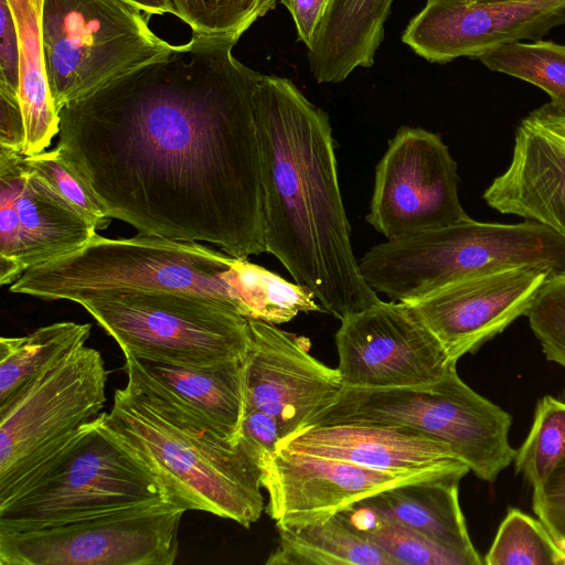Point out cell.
Returning <instances> with one entry per match:
<instances>
[{
    "mask_svg": "<svg viewBox=\"0 0 565 565\" xmlns=\"http://www.w3.org/2000/svg\"><path fill=\"white\" fill-rule=\"evenodd\" d=\"M147 14L173 13L170 0H126Z\"/></svg>",
    "mask_w": 565,
    "mask_h": 565,
    "instance_id": "cell-39",
    "label": "cell"
},
{
    "mask_svg": "<svg viewBox=\"0 0 565 565\" xmlns=\"http://www.w3.org/2000/svg\"><path fill=\"white\" fill-rule=\"evenodd\" d=\"M377 424L413 429L447 446L479 479L492 482L515 458L509 413L469 387L451 369L428 385L343 387L311 425Z\"/></svg>",
    "mask_w": 565,
    "mask_h": 565,
    "instance_id": "cell-7",
    "label": "cell"
},
{
    "mask_svg": "<svg viewBox=\"0 0 565 565\" xmlns=\"http://www.w3.org/2000/svg\"><path fill=\"white\" fill-rule=\"evenodd\" d=\"M532 507L556 541H565V455L548 478L533 489Z\"/></svg>",
    "mask_w": 565,
    "mask_h": 565,
    "instance_id": "cell-34",
    "label": "cell"
},
{
    "mask_svg": "<svg viewBox=\"0 0 565 565\" xmlns=\"http://www.w3.org/2000/svg\"><path fill=\"white\" fill-rule=\"evenodd\" d=\"M460 480L447 477L398 484L360 502L456 553L467 565L484 564L470 540L459 504Z\"/></svg>",
    "mask_w": 565,
    "mask_h": 565,
    "instance_id": "cell-22",
    "label": "cell"
},
{
    "mask_svg": "<svg viewBox=\"0 0 565 565\" xmlns=\"http://www.w3.org/2000/svg\"><path fill=\"white\" fill-rule=\"evenodd\" d=\"M457 163L441 137L401 127L375 167L366 221L386 239L469 218L458 194Z\"/></svg>",
    "mask_w": 565,
    "mask_h": 565,
    "instance_id": "cell-12",
    "label": "cell"
},
{
    "mask_svg": "<svg viewBox=\"0 0 565 565\" xmlns=\"http://www.w3.org/2000/svg\"><path fill=\"white\" fill-rule=\"evenodd\" d=\"M96 228L18 152L0 150V285L84 246Z\"/></svg>",
    "mask_w": 565,
    "mask_h": 565,
    "instance_id": "cell-14",
    "label": "cell"
},
{
    "mask_svg": "<svg viewBox=\"0 0 565 565\" xmlns=\"http://www.w3.org/2000/svg\"><path fill=\"white\" fill-rule=\"evenodd\" d=\"M254 105L266 252L340 320L377 303L353 254L328 114L264 74Z\"/></svg>",
    "mask_w": 565,
    "mask_h": 565,
    "instance_id": "cell-2",
    "label": "cell"
},
{
    "mask_svg": "<svg viewBox=\"0 0 565 565\" xmlns=\"http://www.w3.org/2000/svg\"><path fill=\"white\" fill-rule=\"evenodd\" d=\"M276 526L279 540L267 565H396L340 512L308 523Z\"/></svg>",
    "mask_w": 565,
    "mask_h": 565,
    "instance_id": "cell-25",
    "label": "cell"
},
{
    "mask_svg": "<svg viewBox=\"0 0 565 565\" xmlns=\"http://www.w3.org/2000/svg\"><path fill=\"white\" fill-rule=\"evenodd\" d=\"M247 321L242 359L246 408L274 416L286 439L307 427L344 386L338 369L313 358L306 340L270 322Z\"/></svg>",
    "mask_w": 565,
    "mask_h": 565,
    "instance_id": "cell-16",
    "label": "cell"
},
{
    "mask_svg": "<svg viewBox=\"0 0 565 565\" xmlns=\"http://www.w3.org/2000/svg\"><path fill=\"white\" fill-rule=\"evenodd\" d=\"M502 214L540 223L565 241V111L550 102L519 122L512 158L484 190Z\"/></svg>",
    "mask_w": 565,
    "mask_h": 565,
    "instance_id": "cell-19",
    "label": "cell"
},
{
    "mask_svg": "<svg viewBox=\"0 0 565 565\" xmlns=\"http://www.w3.org/2000/svg\"><path fill=\"white\" fill-rule=\"evenodd\" d=\"M20 51L19 100L24 120L23 156L45 151L60 131V116L49 89L42 38L43 0H8Z\"/></svg>",
    "mask_w": 565,
    "mask_h": 565,
    "instance_id": "cell-24",
    "label": "cell"
},
{
    "mask_svg": "<svg viewBox=\"0 0 565 565\" xmlns=\"http://www.w3.org/2000/svg\"><path fill=\"white\" fill-rule=\"evenodd\" d=\"M550 274L537 267L492 271L448 285L407 305L457 363L525 316Z\"/></svg>",
    "mask_w": 565,
    "mask_h": 565,
    "instance_id": "cell-18",
    "label": "cell"
},
{
    "mask_svg": "<svg viewBox=\"0 0 565 565\" xmlns=\"http://www.w3.org/2000/svg\"><path fill=\"white\" fill-rule=\"evenodd\" d=\"M81 305L125 356L190 366L242 360L248 321L232 305L188 291H130Z\"/></svg>",
    "mask_w": 565,
    "mask_h": 565,
    "instance_id": "cell-8",
    "label": "cell"
},
{
    "mask_svg": "<svg viewBox=\"0 0 565 565\" xmlns=\"http://www.w3.org/2000/svg\"><path fill=\"white\" fill-rule=\"evenodd\" d=\"M565 25V0H427L402 41L430 63L478 58L494 47L541 40Z\"/></svg>",
    "mask_w": 565,
    "mask_h": 565,
    "instance_id": "cell-15",
    "label": "cell"
},
{
    "mask_svg": "<svg viewBox=\"0 0 565 565\" xmlns=\"http://www.w3.org/2000/svg\"><path fill=\"white\" fill-rule=\"evenodd\" d=\"M525 316L545 356L565 367V270L550 274Z\"/></svg>",
    "mask_w": 565,
    "mask_h": 565,
    "instance_id": "cell-32",
    "label": "cell"
},
{
    "mask_svg": "<svg viewBox=\"0 0 565 565\" xmlns=\"http://www.w3.org/2000/svg\"><path fill=\"white\" fill-rule=\"evenodd\" d=\"M105 416L178 505L244 527L260 518L263 460L242 436L234 444L180 407L129 384L116 390Z\"/></svg>",
    "mask_w": 565,
    "mask_h": 565,
    "instance_id": "cell-3",
    "label": "cell"
},
{
    "mask_svg": "<svg viewBox=\"0 0 565 565\" xmlns=\"http://www.w3.org/2000/svg\"><path fill=\"white\" fill-rule=\"evenodd\" d=\"M24 120L19 96L0 87V150L22 153Z\"/></svg>",
    "mask_w": 565,
    "mask_h": 565,
    "instance_id": "cell-37",
    "label": "cell"
},
{
    "mask_svg": "<svg viewBox=\"0 0 565 565\" xmlns=\"http://www.w3.org/2000/svg\"><path fill=\"white\" fill-rule=\"evenodd\" d=\"M280 0H170L173 13L193 34L239 40Z\"/></svg>",
    "mask_w": 565,
    "mask_h": 565,
    "instance_id": "cell-31",
    "label": "cell"
},
{
    "mask_svg": "<svg viewBox=\"0 0 565 565\" xmlns=\"http://www.w3.org/2000/svg\"><path fill=\"white\" fill-rule=\"evenodd\" d=\"M25 159L68 204L92 223L96 231L105 230L109 225L111 218L56 148L25 156Z\"/></svg>",
    "mask_w": 565,
    "mask_h": 565,
    "instance_id": "cell-33",
    "label": "cell"
},
{
    "mask_svg": "<svg viewBox=\"0 0 565 565\" xmlns=\"http://www.w3.org/2000/svg\"><path fill=\"white\" fill-rule=\"evenodd\" d=\"M0 87L19 96V36L8 0H0Z\"/></svg>",
    "mask_w": 565,
    "mask_h": 565,
    "instance_id": "cell-35",
    "label": "cell"
},
{
    "mask_svg": "<svg viewBox=\"0 0 565 565\" xmlns=\"http://www.w3.org/2000/svg\"><path fill=\"white\" fill-rule=\"evenodd\" d=\"M127 384L171 404L237 444L246 409L242 360L190 366L125 356Z\"/></svg>",
    "mask_w": 565,
    "mask_h": 565,
    "instance_id": "cell-21",
    "label": "cell"
},
{
    "mask_svg": "<svg viewBox=\"0 0 565 565\" xmlns=\"http://www.w3.org/2000/svg\"><path fill=\"white\" fill-rule=\"evenodd\" d=\"M334 340L344 387L428 385L457 365L409 305L401 301L380 300L341 319Z\"/></svg>",
    "mask_w": 565,
    "mask_h": 565,
    "instance_id": "cell-13",
    "label": "cell"
},
{
    "mask_svg": "<svg viewBox=\"0 0 565 565\" xmlns=\"http://www.w3.org/2000/svg\"><path fill=\"white\" fill-rule=\"evenodd\" d=\"M90 328L89 323L63 321L40 327L23 337H1L0 404L70 352L84 345Z\"/></svg>",
    "mask_w": 565,
    "mask_h": 565,
    "instance_id": "cell-26",
    "label": "cell"
},
{
    "mask_svg": "<svg viewBox=\"0 0 565 565\" xmlns=\"http://www.w3.org/2000/svg\"><path fill=\"white\" fill-rule=\"evenodd\" d=\"M42 38L57 113L174 46L126 0H43Z\"/></svg>",
    "mask_w": 565,
    "mask_h": 565,
    "instance_id": "cell-9",
    "label": "cell"
},
{
    "mask_svg": "<svg viewBox=\"0 0 565 565\" xmlns=\"http://www.w3.org/2000/svg\"><path fill=\"white\" fill-rule=\"evenodd\" d=\"M241 436L260 456L263 468L284 440V434L278 420L274 416L255 408L245 409Z\"/></svg>",
    "mask_w": 565,
    "mask_h": 565,
    "instance_id": "cell-36",
    "label": "cell"
},
{
    "mask_svg": "<svg viewBox=\"0 0 565 565\" xmlns=\"http://www.w3.org/2000/svg\"><path fill=\"white\" fill-rule=\"evenodd\" d=\"M339 512L356 532L379 546L396 565H467L456 553L381 515L360 501Z\"/></svg>",
    "mask_w": 565,
    "mask_h": 565,
    "instance_id": "cell-28",
    "label": "cell"
},
{
    "mask_svg": "<svg viewBox=\"0 0 565 565\" xmlns=\"http://www.w3.org/2000/svg\"><path fill=\"white\" fill-rule=\"evenodd\" d=\"M279 447L377 470H434L462 478L470 471L447 446L401 426L311 425L284 439Z\"/></svg>",
    "mask_w": 565,
    "mask_h": 565,
    "instance_id": "cell-20",
    "label": "cell"
},
{
    "mask_svg": "<svg viewBox=\"0 0 565 565\" xmlns=\"http://www.w3.org/2000/svg\"><path fill=\"white\" fill-rule=\"evenodd\" d=\"M107 371L85 344L0 404V489L33 459L97 417L106 403Z\"/></svg>",
    "mask_w": 565,
    "mask_h": 565,
    "instance_id": "cell-11",
    "label": "cell"
},
{
    "mask_svg": "<svg viewBox=\"0 0 565 565\" xmlns=\"http://www.w3.org/2000/svg\"><path fill=\"white\" fill-rule=\"evenodd\" d=\"M366 284L393 301L415 302L457 281L492 271L565 270V241L524 220L503 224L471 217L373 246L360 260Z\"/></svg>",
    "mask_w": 565,
    "mask_h": 565,
    "instance_id": "cell-5",
    "label": "cell"
},
{
    "mask_svg": "<svg viewBox=\"0 0 565 565\" xmlns=\"http://www.w3.org/2000/svg\"><path fill=\"white\" fill-rule=\"evenodd\" d=\"M447 477L462 479L434 470H377L279 447L264 465L262 486L276 525H292L328 518L398 484Z\"/></svg>",
    "mask_w": 565,
    "mask_h": 565,
    "instance_id": "cell-17",
    "label": "cell"
},
{
    "mask_svg": "<svg viewBox=\"0 0 565 565\" xmlns=\"http://www.w3.org/2000/svg\"><path fill=\"white\" fill-rule=\"evenodd\" d=\"M455 1L495 2V1H507V0H455Z\"/></svg>",
    "mask_w": 565,
    "mask_h": 565,
    "instance_id": "cell-40",
    "label": "cell"
},
{
    "mask_svg": "<svg viewBox=\"0 0 565 565\" xmlns=\"http://www.w3.org/2000/svg\"><path fill=\"white\" fill-rule=\"evenodd\" d=\"M105 415L102 412L53 444L0 489V532L46 529L140 505L177 504Z\"/></svg>",
    "mask_w": 565,
    "mask_h": 565,
    "instance_id": "cell-4",
    "label": "cell"
},
{
    "mask_svg": "<svg viewBox=\"0 0 565 565\" xmlns=\"http://www.w3.org/2000/svg\"><path fill=\"white\" fill-rule=\"evenodd\" d=\"M565 455V403L553 396L537 402L534 420L514 458L515 470L539 488Z\"/></svg>",
    "mask_w": 565,
    "mask_h": 565,
    "instance_id": "cell-30",
    "label": "cell"
},
{
    "mask_svg": "<svg viewBox=\"0 0 565 565\" xmlns=\"http://www.w3.org/2000/svg\"><path fill=\"white\" fill-rule=\"evenodd\" d=\"M237 39L193 34L60 111L56 149L139 234L266 252L254 94Z\"/></svg>",
    "mask_w": 565,
    "mask_h": 565,
    "instance_id": "cell-1",
    "label": "cell"
},
{
    "mask_svg": "<svg viewBox=\"0 0 565 565\" xmlns=\"http://www.w3.org/2000/svg\"><path fill=\"white\" fill-rule=\"evenodd\" d=\"M394 0H332L308 47L318 83H339L358 67H370L384 40Z\"/></svg>",
    "mask_w": 565,
    "mask_h": 565,
    "instance_id": "cell-23",
    "label": "cell"
},
{
    "mask_svg": "<svg viewBox=\"0 0 565 565\" xmlns=\"http://www.w3.org/2000/svg\"><path fill=\"white\" fill-rule=\"evenodd\" d=\"M332 0H280L291 14L299 40L312 44Z\"/></svg>",
    "mask_w": 565,
    "mask_h": 565,
    "instance_id": "cell-38",
    "label": "cell"
},
{
    "mask_svg": "<svg viewBox=\"0 0 565 565\" xmlns=\"http://www.w3.org/2000/svg\"><path fill=\"white\" fill-rule=\"evenodd\" d=\"M234 260L196 242L143 234L114 239L95 234L81 248L30 268L9 289L76 303L117 292L188 291L217 298L242 315L224 275Z\"/></svg>",
    "mask_w": 565,
    "mask_h": 565,
    "instance_id": "cell-6",
    "label": "cell"
},
{
    "mask_svg": "<svg viewBox=\"0 0 565 565\" xmlns=\"http://www.w3.org/2000/svg\"><path fill=\"white\" fill-rule=\"evenodd\" d=\"M488 565H565V553L543 522L510 509L486 555Z\"/></svg>",
    "mask_w": 565,
    "mask_h": 565,
    "instance_id": "cell-29",
    "label": "cell"
},
{
    "mask_svg": "<svg viewBox=\"0 0 565 565\" xmlns=\"http://www.w3.org/2000/svg\"><path fill=\"white\" fill-rule=\"evenodd\" d=\"M490 71L543 89L565 111V45L547 40L504 44L477 58Z\"/></svg>",
    "mask_w": 565,
    "mask_h": 565,
    "instance_id": "cell-27",
    "label": "cell"
},
{
    "mask_svg": "<svg viewBox=\"0 0 565 565\" xmlns=\"http://www.w3.org/2000/svg\"><path fill=\"white\" fill-rule=\"evenodd\" d=\"M184 512L162 502L46 529L0 532V565H172Z\"/></svg>",
    "mask_w": 565,
    "mask_h": 565,
    "instance_id": "cell-10",
    "label": "cell"
}]
</instances>
